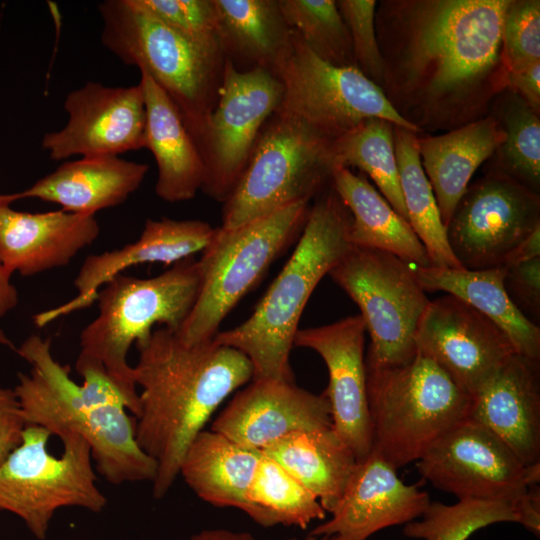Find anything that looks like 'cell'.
I'll return each instance as SVG.
<instances>
[{
	"label": "cell",
	"instance_id": "obj_1",
	"mask_svg": "<svg viewBox=\"0 0 540 540\" xmlns=\"http://www.w3.org/2000/svg\"><path fill=\"white\" fill-rule=\"evenodd\" d=\"M510 0H388L376 9L382 90L423 132L479 119L506 89L502 28Z\"/></svg>",
	"mask_w": 540,
	"mask_h": 540
},
{
	"label": "cell",
	"instance_id": "obj_2",
	"mask_svg": "<svg viewBox=\"0 0 540 540\" xmlns=\"http://www.w3.org/2000/svg\"><path fill=\"white\" fill-rule=\"evenodd\" d=\"M133 377L139 393L136 441L157 464L153 496L163 498L179 476L183 455L220 404L252 380L240 351L213 340L188 345L161 327L137 342Z\"/></svg>",
	"mask_w": 540,
	"mask_h": 540
},
{
	"label": "cell",
	"instance_id": "obj_3",
	"mask_svg": "<svg viewBox=\"0 0 540 540\" xmlns=\"http://www.w3.org/2000/svg\"><path fill=\"white\" fill-rule=\"evenodd\" d=\"M16 351L31 365L29 373H18L14 388L26 425L58 437L81 436L96 471L111 484L154 481L157 464L138 445L136 418L115 387L92 378L76 384L69 367L54 359L50 340L39 335H30Z\"/></svg>",
	"mask_w": 540,
	"mask_h": 540
},
{
	"label": "cell",
	"instance_id": "obj_4",
	"mask_svg": "<svg viewBox=\"0 0 540 540\" xmlns=\"http://www.w3.org/2000/svg\"><path fill=\"white\" fill-rule=\"evenodd\" d=\"M351 215L331 187L310 207L295 250L253 313L214 337L243 353L252 379L294 382L290 352L303 310L320 280L352 247Z\"/></svg>",
	"mask_w": 540,
	"mask_h": 540
},
{
	"label": "cell",
	"instance_id": "obj_5",
	"mask_svg": "<svg viewBox=\"0 0 540 540\" xmlns=\"http://www.w3.org/2000/svg\"><path fill=\"white\" fill-rule=\"evenodd\" d=\"M199 260L183 259L163 273L138 278L119 274L98 291V315L80 334L75 367H102L139 413V393L127 360L132 344L147 338L155 325L178 332L200 291Z\"/></svg>",
	"mask_w": 540,
	"mask_h": 540
},
{
	"label": "cell",
	"instance_id": "obj_6",
	"mask_svg": "<svg viewBox=\"0 0 540 540\" xmlns=\"http://www.w3.org/2000/svg\"><path fill=\"white\" fill-rule=\"evenodd\" d=\"M98 9L103 45L155 81L199 148L221 86L226 59L221 45L187 37L131 0H106Z\"/></svg>",
	"mask_w": 540,
	"mask_h": 540
},
{
	"label": "cell",
	"instance_id": "obj_7",
	"mask_svg": "<svg viewBox=\"0 0 540 540\" xmlns=\"http://www.w3.org/2000/svg\"><path fill=\"white\" fill-rule=\"evenodd\" d=\"M366 372L372 448L397 470L467 418L471 396L421 354L396 366H366Z\"/></svg>",
	"mask_w": 540,
	"mask_h": 540
},
{
	"label": "cell",
	"instance_id": "obj_8",
	"mask_svg": "<svg viewBox=\"0 0 540 540\" xmlns=\"http://www.w3.org/2000/svg\"><path fill=\"white\" fill-rule=\"evenodd\" d=\"M331 138L304 121L275 112L263 126L248 163L223 202L230 229L297 202L308 201L337 169Z\"/></svg>",
	"mask_w": 540,
	"mask_h": 540
},
{
	"label": "cell",
	"instance_id": "obj_9",
	"mask_svg": "<svg viewBox=\"0 0 540 540\" xmlns=\"http://www.w3.org/2000/svg\"><path fill=\"white\" fill-rule=\"evenodd\" d=\"M309 210V202L302 201L235 228H216L199 259L197 300L177 332L184 343L214 339L231 310L300 236Z\"/></svg>",
	"mask_w": 540,
	"mask_h": 540
},
{
	"label": "cell",
	"instance_id": "obj_10",
	"mask_svg": "<svg viewBox=\"0 0 540 540\" xmlns=\"http://www.w3.org/2000/svg\"><path fill=\"white\" fill-rule=\"evenodd\" d=\"M50 436L41 426L25 425L21 442L0 464V510L19 517L38 540L46 539L57 510L99 513L107 504L87 441L76 433L62 434L64 450L55 457L47 449Z\"/></svg>",
	"mask_w": 540,
	"mask_h": 540
},
{
	"label": "cell",
	"instance_id": "obj_11",
	"mask_svg": "<svg viewBox=\"0 0 540 540\" xmlns=\"http://www.w3.org/2000/svg\"><path fill=\"white\" fill-rule=\"evenodd\" d=\"M329 276L360 309L371 341L366 366H396L416 355V328L430 300L413 265L388 252L352 246Z\"/></svg>",
	"mask_w": 540,
	"mask_h": 540
},
{
	"label": "cell",
	"instance_id": "obj_12",
	"mask_svg": "<svg viewBox=\"0 0 540 540\" xmlns=\"http://www.w3.org/2000/svg\"><path fill=\"white\" fill-rule=\"evenodd\" d=\"M283 86L277 112L296 117L331 138L379 118L415 134L381 87L356 66L332 65L316 56L292 30L290 45L272 70Z\"/></svg>",
	"mask_w": 540,
	"mask_h": 540
},
{
	"label": "cell",
	"instance_id": "obj_13",
	"mask_svg": "<svg viewBox=\"0 0 540 540\" xmlns=\"http://www.w3.org/2000/svg\"><path fill=\"white\" fill-rule=\"evenodd\" d=\"M421 477L457 499L498 501L519 513L540 481V464L524 466L494 434L465 418L415 462ZM519 524V522H518Z\"/></svg>",
	"mask_w": 540,
	"mask_h": 540
},
{
	"label": "cell",
	"instance_id": "obj_14",
	"mask_svg": "<svg viewBox=\"0 0 540 540\" xmlns=\"http://www.w3.org/2000/svg\"><path fill=\"white\" fill-rule=\"evenodd\" d=\"M282 96V83L272 70L240 71L225 59L218 100L199 143L203 193L222 203L228 198Z\"/></svg>",
	"mask_w": 540,
	"mask_h": 540
},
{
	"label": "cell",
	"instance_id": "obj_15",
	"mask_svg": "<svg viewBox=\"0 0 540 540\" xmlns=\"http://www.w3.org/2000/svg\"><path fill=\"white\" fill-rule=\"evenodd\" d=\"M538 227V194L495 171L467 188L446 233L461 266L481 270L503 266L509 253Z\"/></svg>",
	"mask_w": 540,
	"mask_h": 540
},
{
	"label": "cell",
	"instance_id": "obj_16",
	"mask_svg": "<svg viewBox=\"0 0 540 540\" xmlns=\"http://www.w3.org/2000/svg\"><path fill=\"white\" fill-rule=\"evenodd\" d=\"M414 342L416 353L433 360L470 396L516 353L498 326L450 294L429 301Z\"/></svg>",
	"mask_w": 540,
	"mask_h": 540
},
{
	"label": "cell",
	"instance_id": "obj_17",
	"mask_svg": "<svg viewBox=\"0 0 540 540\" xmlns=\"http://www.w3.org/2000/svg\"><path fill=\"white\" fill-rule=\"evenodd\" d=\"M66 125L43 136L52 160L74 155H115L145 146L146 109L141 85L108 87L88 82L64 102Z\"/></svg>",
	"mask_w": 540,
	"mask_h": 540
},
{
	"label": "cell",
	"instance_id": "obj_18",
	"mask_svg": "<svg viewBox=\"0 0 540 540\" xmlns=\"http://www.w3.org/2000/svg\"><path fill=\"white\" fill-rule=\"evenodd\" d=\"M365 324L360 315L331 324L298 329L294 346L315 351L328 370L323 394L330 406L332 428L357 461L372 449L364 355Z\"/></svg>",
	"mask_w": 540,
	"mask_h": 540
},
{
	"label": "cell",
	"instance_id": "obj_19",
	"mask_svg": "<svg viewBox=\"0 0 540 540\" xmlns=\"http://www.w3.org/2000/svg\"><path fill=\"white\" fill-rule=\"evenodd\" d=\"M430 502L426 491L404 483L397 469L372 448L357 461L331 517L309 534L327 540H367L380 530L416 520Z\"/></svg>",
	"mask_w": 540,
	"mask_h": 540
},
{
	"label": "cell",
	"instance_id": "obj_20",
	"mask_svg": "<svg viewBox=\"0 0 540 540\" xmlns=\"http://www.w3.org/2000/svg\"><path fill=\"white\" fill-rule=\"evenodd\" d=\"M332 426L324 394H314L294 382L252 379L211 425L238 445L263 451L282 438L305 430Z\"/></svg>",
	"mask_w": 540,
	"mask_h": 540
},
{
	"label": "cell",
	"instance_id": "obj_21",
	"mask_svg": "<svg viewBox=\"0 0 540 540\" xmlns=\"http://www.w3.org/2000/svg\"><path fill=\"white\" fill-rule=\"evenodd\" d=\"M215 231L216 228L201 220L147 219L135 242L86 257L74 279L77 295L56 308L36 314L35 325L44 327L59 317L90 306L96 301L99 289L129 267L144 263L173 265L202 252Z\"/></svg>",
	"mask_w": 540,
	"mask_h": 540
},
{
	"label": "cell",
	"instance_id": "obj_22",
	"mask_svg": "<svg viewBox=\"0 0 540 540\" xmlns=\"http://www.w3.org/2000/svg\"><path fill=\"white\" fill-rule=\"evenodd\" d=\"M467 418L524 465L540 464V359L515 353L471 396Z\"/></svg>",
	"mask_w": 540,
	"mask_h": 540
},
{
	"label": "cell",
	"instance_id": "obj_23",
	"mask_svg": "<svg viewBox=\"0 0 540 540\" xmlns=\"http://www.w3.org/2000/svg\"><path fill=\"white\" fill-rule=\"evenodd\" d=\"M94 215L65 210L29 213L0 204V265L30 277L68 265L99 236Z\"/></svg>",
	"mask_w": 540,
	"mask_h": 540
},
{
	"label": "cell",
	"instance_id": "obj_24",
	"mask_svg": "<svg viewBox=\"0 0 540 540\" xmlns=\"http://www.w3.org/2000/svg\"><path fill=\"white\" fill-rule=\"evenodd\" d=\"M149 166L115 155L86 156L65 162L29 188L0 194V204L37 198L57 203L63 210L94 215L125 202L142 184Z\"/></svg>",
	"mask_w": 540,
	"mask_h": 540
},
{
	"label": "cell",
	"instance_id": "obj_25",
	"mask_svg": "<svg viewBox=\"0 0 540 540\" xmlns=\"http://www.w3.org/2000/svg\"><path fill=\"white\" fill-rule=\"evenodd\" d=\"M145 109V146L157 165L156 195L170 203L187 201L201 190L205 166L199 148L166 93L140 72Z\"/></svg>",
	"mask_w": 540,
	"mask_h": 540
},
{
	"label": "cell",
	"instance_id": "obj_26",
	"mask_svg": "<svg viewBox=\"0 0 540 540\" xmlns=\"http://www.w3.org/2000/svg\"><path fill=\"white\" fill-rule=\"evenodd\" d=\"M504 140L493 115L434 136H417L422 168L434 192L446 227L469 182Z\"/></svg>",
	"mask_w": 540,
	"mask_h": 540
},
{
	"label": "cell",
	"instance_id": "obj_27",
	"mask_svg": "<svg viewBox=\"0 0 540 540\" xmlns=\"http://www.w3.org/2000/svg\"><path fill=\"white\" fill-rule=\"evenodd\" d=\"M425 292L458 297L498 326L517 354L540 359V328L516 306L504 285L505 266L481 270L415 267Z\"/></svg>",
	"mask_w": 540,
	"mask_h": 540
},
{
	"label": "cell",
	"instance_id": "obj_28",
	"mask_svg": "<svg viewBox=\"0 0 540 540\" xmlns=\"http://www.w3.org/2000/svg\"><path fill=\"white\" fill-rule=\"evenodd\" d=\"M331 187L351 215L352 246L391 253L414 267H430L427 251L402 218L363 173L337 168Z\"/></svg>",
	"mask_w": 540,
	"mask_h": 540
},
{
	"label": "cell",
	"instance_id": "obj_29",
	"mask_svg": "<svg viewBox=\"0 0 540 540\" xmlns=\"http://www.w3.org/2000/svg\"><path fill=\"white\" fill-rule=\"evenodd\" d=\"M261 451L247 449L213 430H202L179 467L188 487L203 501L244 512L246 494Z\"/></svg>",
	"mask_w": 540,
	"mask_h": 540
},
{
	"label": "cell",
	"instance_id": "obj_30",
	"mask_svg": "<svg viewBox=\"0 0 540 540\" xmlns=\"http://www.w3.org/2000/svg\"><path fill=\"white\" fill-rule=\"evenodd\" d=\"M214 4L225 58L240 71L273 70L292 36L278 0H214Z\"/></svg>",
	"mask_w": 540,
	"mask_h": 540
},
{
	"label": "cell",
	"instance_id": "obj_31",
	"mask_svg": "<svg viewBox=\"0 0 540 540\" xmlns=\"http://www.w3.org/2000/svg\"><path fill=\"white\" fill-rule=\"evenodd\" d=\"M261 452L304 485L327 513L337 505L357 463L332 426L293 433Z\"/></svg>",
	"mask_w": 540,
	"mask_h": 540
},
{
	"label": "cell",
	"instance_id": "obj_32",
	"mask_svg": "<svg viewBox=\"0 0 540 540\" xmlns=\"http://www.w3.org/2000/svg\"><path fill=\"white\" fill-rule=\"evenodd\" d=\"M394 146L407 220L424 245L431 266L463 268L448 243L434 192L421 165L416 134L394 126Z\"/></svg>",
	"mask_w": 540,
	"mask_h": 540
},
{
	"label": "cell",
	"instance_id": "obj_33",
	"mask_svg": "<svg viewBox=\"0 0 540 540\" xmlns=\"http://www.w3.org/2000/svg\"><path fill=\"white\" fill-rule=\"evenodd\" d=\"M244 513L263 527L302 529L327 514L304 485L262 452L246 494Z\"/></svg>",
	"mask_w": 540,
	"mask_h": 540
},
{
	"label": "cell",
	"instance_id": "obj_34",
	"mask_svg": "<svg viewBox=\"0 0 540 540\" xmlns=\"http://www.w3.org/2000/svg\"><path fill=\"white\" fill-rule=\"evenodd\" d=\"M394 126L379 118L365 120L334 139V158L337 168L353 167L368 175L381 195L408 222L395 154Z\"/></svg>",
	"mask_w": 540,
	"mask_h": 540
},
{
	"label": "cell",
	"instance_id": "obj_35",
	"mask_svg": "<svg viewBox=\"0 0 540 540\" xmlns=\"http://www.w3.org/2000/svg\"><path fill=\"white\" fill-rule=\"evenodd\" d=\"M506 90L500 99L499 116H494L504 132V140L496 150L498 172L537 193L540 186L539 114L516 93Z\"/></svg>",
	"mask_w": 540,
	"mask_h": 540
},
{
	"label": "cell",
	"instance_id": "obj_36",
	"mask_svg": "<svg viewBox=\"0 0 540 540\" xmlns=\"http://www.w3.org/2000/svg\"><path fill=\"white\" fill-rule=\"evenodd\" d=\"M501 522L518 523L516 510L498 501L457 499L453 504L431 501L423 514L403 528L408 538L467 540L474 532Z\"/></svg>",
	"mask_w": 540,
	"mask_h": 540
},
{
	"label": "cell",
	"instance_id": "obj_37",
	"mask_svg": "<svg viewBox=\"0 0 540 540\" xmlns=\"http://www.w3.org/2000/svg\"><path fill=\"white\" fill-rule=\"evenodd\" d=\"M287 25L319 58L356 66L347 26L334 0H278Z\"/></svg>",
	"mask_w": 540,
	"mask_h": 540
},
{
	"label": "cell",
	"instance_id": "obj_38",
	"mask_svg": "<svg viewBox=\"0 0 540 540\" xmlns=\"http://www.w3.org/2000/svg\"><path fill=\"white\" fill-rule=\"evenodd\" d=\"M347 26L356 67L371 81L382 87L384 63L376 33L375 0L336 1Z\"/></svg>",
	"mask_w": 540,
	"mask_h": 540
},
{
	"label": "cell",
	"instance_id": "obj_39",
	"mask_svg": "<svg viewBox=\"0 0 540 540\" xmlns=\"http://www.w3.org/2000/svg\"><path fill=\"white\" fill-rule=\"evenodd\" d=\"M502 41L508 70L540 62V1L510 0L506 8Z\"/></svg>",
	"mask_w": 540,
	"mask_h": 540
},
{
	"label": "cell",
	"instance_id": "obj_40",
	"mask_svg": "<svg viewBox=\"0 0 540 540\" xmlns=\"http://www.w3.org/2000/svg\"><path fill=\"white\" fill-rule=\"evenodd\" d=\"M131 2L187 37L220 44L214 0H131Z\"/></svg>",
	"mask_w": 540,
	"mask_h": 540
},
{
	"label": "cell",
	"instance_id": "obj_41",
	"mask_svg": "<svg viewBox=\"0 0 540 540\" xmlns=\"http://www.w3.org/2000/svg\"><path fill=\"white\" fill-rule=\"evenodd\" d=\"M506 267V266H505ZM504 285L508 295L523 312L540 314V257L506 267Z\"/></svg>",
	"mask_w": 540,
	"mask_h": 540
},
{
	"label": "cell",
	"instance_id": "obj_42",
	"mask_svg": "<svg viewBox=\"0 0 540 540\" xmlns=\"http://www.w3.org/2000/svg\"><path fill=\"white\" fill-rule=\"evenodd\" d=\"M25 425L14 389L0 387V464L21 442Z\"/></svg>",
	"mask_w": 540,
	"mask_h": 540
},
{
	"label": "cell",
	"instance_id": "obj_43",
	"mask_svg": "<svg viewBox=\"0 0 540 540\" xmlns=\"http://www.w3.org/2000/svg\"><path fill=\"white\" fill-rule=\"evenodd\" d=\"M506 89L522 98L537 114L540 111V62L508 70Z\"/></svg>",
	"mask_w": 540,
	"mask_h": 540
},
{
	"label": "cell",
	"instance_id": "obj_44",
	"mask_svg": "<svg viewBox=\"0 0 540 540\" xmlns=\"http://www.w3.org/2000/svg\"><path fill=\"white\" fill-rule=\"evenodd\" d=\"M540 257V227L517 245L506 257L503 266H512Z\"/></svg>",
	"mask_w": 540,
	"mask_h": 540
},
{
	"label": "cell",
	"instance_id": "obj_45",
	"mask_svg": "<svg viewBox=\"0 0 540 540\" xmlns=\"http://www.w3.org/2000/svg\"><path fill=\"white\" fill-rule=\"evenodd\" d=\"M18 292L11 281V275L0 265V319L18 304Z\"/></svg>",
	"mask_w": 540,
	"mask_h": 540
},
{
	"label": "cell",
	"instance_id": "obj_46",
	"mask_svg": "<svg viewBox=\"0 0 540 540\" xmlns=\"http://www.w3.org/2000/svg\"><path fill=\"white\" fill-rule=\"evenodd\" d=\"M189 540H257L248 532H235L227 529H204L192 535Z\"/></svg>",
	"mask_w": 540,
	"mask_h": 540
},
{
	"label": "cell",
	"instance_id": "obj_47",
	"mask_svg": "<svg viewBox=\"0 0 540 540\" xmlns=\"http://www.w3.org/2000/svg\"><path fill=\"white\" fill-rule=\"evenodd\" d=\"M0 345L15 349L12 341L6 336V334L1 329H0Z\"/></svg>",
	"mask_w": 540,
	"mask_h": 540
},
{
	"label": "cell",
	"instance_id": "obj_48",
	"mask_svg": "<svg viewBox=\"0 0 540 540\" xmlns=\"http://www.w3.org/2000/svg\"><path fill=\"white\" fill-rule=\"evenodd\" d=\"M283 540H301V539H298V538H288V539H283ZM302 540H327V537H324V536H314V535L308 534V536L305 537V538L302 539Z\"/></svg>",
	"mask_w": 540,
	"mask_h": 540
}]
</instances>
